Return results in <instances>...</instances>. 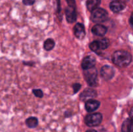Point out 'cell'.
Here are the masks:
<instances>
[{"mask_svg":"<svg viewBox=\"0 0 133 132\" xmlns=\"http://www.w3.org/2000/svg\"><path fill=\"white\" fill-rule=\"evenodd\" d=\"M132 61V56L125 50H120L114 52L112 55L113 63L120 67L128 66Z\"/></svg>","mask_w":133,"mask_h":132,"instance_id":"6da1fadb","label":"cell"},{"mask_svg":"<svg viewBox=\"0 0 133 132\" xmlns=\"http://www.w3.org/2000/svg\"><path fill=\"white\" fill-rule=\"evenodd\" d=\"M108 18H109V15L107 11L101 8H97L95 9L91 14V19L94 23H102L107 20Z\"/></svg>","mask_w":133,"mask_h":132,"instance_id":"7a4b0ae2","label":"cell"},{"mask_svg":"<svg viewBox=\"0 0 133 132\" xmlns=\"http://www.w3.org/2000/svg\"><path fill=\"white\" fill-rule=\"evenodd\" d=\"M102 120V114L100 113H94L87 115L84 119V122L88 126L94 127L99 125Z\"/></svg>","mask_w":133,"mask_h":132,"instance_id":"3957f363","label":"cell"},{"mask_svg":"<svg viewBox=\"0 0 133 132\" xmlns=\"http://www.w3.org/2000/svg\"><path fill=\"white\" fill-rule=\"evenodd\" d=\"M84 78L90 86H96L97 84V71L94 67L84 70Z\"/></svg>","mask_w":133,"mask_h":132,"instance_id":"277c9868","label":"cell"},{"mask_svg":"<svg viewBox=\"0 0 133 132\" xmlns=\"http://www.w3.org/2000/svg\"><path fill=\"white\" fill-rule=\"evenodd\" d=\"M100 73H101V77L104 80H109L112 78L113 76H114L115 71H114V69L112 66L106 65H104L101 68Z\"/></svg>","mask_w":133,"mask_h":132,"instance_id":"5b68a950","label":"cell"},{"mask_svg":"<svg viewBox=\"0 0 133 132\" xmlns=\"http://www.w3.org/2000/svg\"><path fill=\"white\" fill-rule=\"evenodd\" d=\"M96 97H97V92L96 90L91 88H87L80 94V99L82 101L87 102L88 100L93 99Z\"/></svg>","mask_w":133,"mask_h":132,"instance_id":"8992f818","label":"cell"},{"mask_svg":"<svg viewBox=\"0 0 133 132\" xmlns=\"http://www.w3.org/2000/svg\"><path fill=\"white\" fill-rule=\"evenodd\" d=\"M95 65H96V58L92 56H87L83 58L81 63L82 68L84 70L93 68L95 67Z\"/></svg>","mask_w":133,"mask_h":132,"instance_id":"52a82bcc","label":"cell"},{"mask_svg":"<svg viewBox=\"0 0 133 132\" xmlns=\"http://www.w3.org/2000/svg\"><path fill=\"white\" fill-rule=\"evenodd\" d=\"M110 8L113 12L118 13L125 8V3L122 0H115L110 3Z\"/></svg>","mask_w":133,"mask_h":132,"instance_id":"ba28073f","label":"cell"},{"mask_svg":"<svg viewBox=\"0 0 133 132\" xmlns=\"http://www.w3.org/2000/svg\"><path fill=\"white\" fill-rule=\"evenodd\" d=\"M74 33L76 38L79 40H82L85 36V28L82 23H78L75 25L74 27Z\"/></svg>","mask_w":133,"mask_h":132,"instance_id":"9c48e42d","label":"cell"},{"mask_svg":"<svg viewBox=\"0 0 133 132\" xmlns=\"http://www.w3.org/2000/svg\"><path fill=\"white\" fill-rule=\"evenodd\" d=\"M100 106V102L94 99L88 100L85 103V109L88 113L94 112L97 110Z\"/></svg>","mask_w":133,"mask_h":132,"instance_id":"30bf717a","label":"cell"},{"mask_svg":"<svg viewBox=\"0 0 133 132\" xmlns=\"http://www.w3.org/2000/svg\"><path fill=\"white\" fill-rule=\"evenodd\" d=\"M66 16L67 21L70 23L75 22L77 19V13L75 7L68 6L66 9Z\"/></svg>","mask_w":133,"mask_h":132,"instance_id":"8fae6325","label":"cell"},{"mask_svg":"<svg viewBox=\"0 0 133 132\" xmlns=\"http://www.w3.org/2000/svg\"><path fill=\"white\" fill-rule=\"evenodd\" d=\"M92 32L96 36H103L107 32V28L102 25L97 24L92 27Z\"/></svg>","mask_w":133,"mask_h":132,"instance_id":"7c38bea8","label":"cell"},{"mask_svg":"<svg viewBox=\"0 0 133 132\" xmlns=\"http://www.w3.org/2000/svg\"><path fill=\"white\" fill-rule=\"evenodd\" d=\"M122 132H133V121L131 119H127L123 122L122 126Z\"/></svg>","mask_w":133,"mask_h":132,"instance_id":"4fadbf2b","label":"cell"},{"mask_svg":"<svg viewBox=\"0 0 133 132\" xmlns=\"http://www.w3.org/2000/svg\"><path fill=\"white\" fill-rule=\"evenodd\" d=\"M101 3V0H87V7L88 10L92 12L97 9Z\"/></svg>","mask_w":133,"mask_h":132,"instance_id":"5bb4252c","label":"cell"},{"mask_svg":"<svg viewBox=\"0 0 133 132\" xmlns=\"http://www.w3.org/2000/svg\"><path fill=\"white\" fill-rule=\"evenodd\" d=\"M25 123L29 128H35V127L37 126L38 121L37 118L34 117V116H31V117L28 118V119L25 120Z\"/></svg>","mask_w":133,"mask_h":132,"instance_id":"9a60e30c","label":"cell"},{"mask_svg":"<svg viewBox=\"0 0 133 132\" xmlns=\"http://www.w3.org/2000/svg\"><path fill=\"white\" fill-rule=\"evenodd\" d=\"M55 45V43L53 39H47L44 43V48L45 50L49 51L54 48Z\"/></svg>","mask_w":133,"mask_h":132,"instance_id":"2e32d148","label":"cell"},{"mask_svg":"<svg viewBox=\"0 0 133 132\" xmlns=\"http://www.w3.org/2000/svg\"><path fill=\"white\" fill-rule=\"evenodd\" d=\"M99 46L100 50H105L107 49L110 45V41L107 38H103L98 40Z\"/></svg>","mask_w":133,"mask_h":132,"instance_id":"e0dca14e","label":"cell"},{"mask_svg":"<svg viewBox=\"0 0 133 132\" xmlns=\"http://www.w3.org/2000/svg\"><path fill=\"white\" fill-rule=\"evenodd\" d=\"M90 49L94 52H97V50H100L99 46L98 40H96V41H94L92 42H91L90 44Z\"/></svg>","mask_w":133,"mask_h":132,"instance_id":"ac0fdd59","label":"cell"},{"mask_svg":"<svg viewBox=\"0 0 133 132\" xmlns=\"http://www.w3.org/2000/svg\"><path fill=\"white\" fill-rule=\"evenodd\" d=\"M32 93L35 94V96H36V97H38V98H42L43 96H44V93L41 89H33Z\"/></svg>","mask_w":133,"mask_h":132,"instance_id":"d6986e66","label":"cell"},{"mask_svg":"<svg viewBox=\"0 0 133 132\" xmlns=\"http://www.w3.org/2000/svg\"><path fill=\"white\" fill-rule=\"evenodd\" d=\"M81 87V85L79 83H76V84H74L73 85V89H74V93H76L80 90Z\"/></svg>","mask_w":133,"mask_h":132,"instance_id":"ffe728a7","label":"cell"},{"mask_svg":"<svg viewBox=\"0 0 133 132\" xmlns=\"http://www.w3.org/2000/svg\"><path fill=\"white\" fill-rule=\"evenodd\" d=\"M35 0H23V3L25 5H32L35 3Z\"/></svg>","mask_w":133,"mask_h":132,"instance_id":"44dd1931","label":"cell"},{"mask_svg":"<svg viewBox=\"0 0 133 132\" xmlns=\"http://www.w3.org/2000/svg\"><path fill=\"white\" fill-rule=\"evenodd\" d=\"M66 1H67L69 6H71V7L75 8V0H66Z\"/></svg>","mask_w":133,"mask_h":132,"instance_id":"7402d4cb","label":"cell"},{"mask_svg":"<svg viewBox=\"0 0 133 132\" xmlns=\"http://www.w3.org/2000/svg\"><path fill=\"white\" fill-rule=\"evenodd\" d=\"M129 23L130 24H131V25L133 27V12L132 13V14H131V18H130L129 19Z\"/></svg>","mask_w":133,"mask_h":132,"instance_id":"603a6c76","label":"cell"},{"mask_svg":"<svg viewBox=\"0 0 133 132\" xmlns=\"http://www.w3.org/2000/svg\"><path fill=\"white\" fill-rule=\"evenodd\" d=\"M129 115H130V119H131V120H132L133 121V107L131 108V111H130Z\"/></svg>","mask_w":133,"mask_h":132,"instance_id":"cb8c5ba5","label":"cell"},{"mask_svg":"<svg viewBox=\"0 0 133 132\" xmlns=\"http://www.w3.org/2000/svg\"><path fill=\"white\" fill-rule=\"evenodd\" d=\"M86 132H97V131L94 130V129H89V130L87 131Z\"/></svg>","mask_w":133,"mask_h":132,"instance_id":"d4e9b609","label":"cell"}]
</instances>
